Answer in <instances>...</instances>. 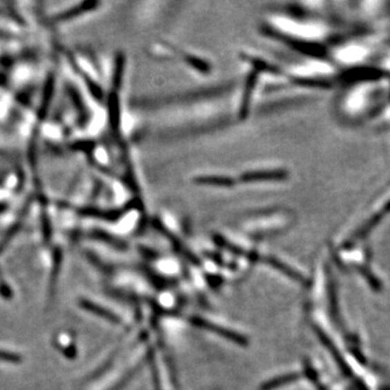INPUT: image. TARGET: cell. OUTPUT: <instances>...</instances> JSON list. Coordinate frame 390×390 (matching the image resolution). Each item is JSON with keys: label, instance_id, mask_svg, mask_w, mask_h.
Instances as JSON below:
<instances>
[{"label": "cell", "instance_id": "7a4b0ae2", "mask_svg": "<svg viewBox=\"0 0 390 390\" xmlns=\"http://www.w3.org/2000/svg\"><path fill=\"white\" fill-rule=\"evenodd\" d=\"M190 322L194 326L199 327L203 330L208 331V332L214 333V334L220 335L222 338L230 340V342H235L239 345H247L246 338L240 333L233 332V331L228 330L226 327L220 326V325L215 324V323L209 322L207 320L203 319L201 317H191L190 318Z\"/></svg>", "mask_w": 390, "mask_h": 390}, {"label": "cell", "instance_id": "8992f818", "mask_svg": "<svg viewBox=\"0 0 390 390\" xmlns=\"http://www.w3.org/2000/svg\"><path fill=\"white\" fill-rule=\"evenodd\" d=\"M0 359L7 361H18L19 357L18 355H11V353H1L0 351Z\"/></svg>", "mask_w": 390, "mask_h": 390}, {"label": "cell", "instance_id": "277c9868", "mask_svg": "<svg viewBox=\"0 0 390 390\" xmlns=\"http://www.w3.org/2000/svg\"><path fill=\"white\" fill-rule=\"evenodd\" d=\"M81 306L84 309L88 310V311L92 312V313L99 315V317L108 320L110 322L121 324V319H119V315H114L113 312L106 309L102 306L93 304V302H89V300H81Z\"/></svg>", "mask_w": 390, "mask_h": 390}, {"label": "cell", "instance_id": "6da1fadb", "mask_svg": "<svg viewBox=\"0 0 390 390\" xmlns=\"http://www.w3.org/2000/svg\"><path fill=\"white\" fill-rule=\"evenodd\" d=\"M99 3H76L72 7L66 8L64 10L58 11V12L53 13L49 18V22L52 26H61V24H68V23L73 22V21L78 20L81 17L88 14V13L93 12L97 10Z\"/></svg>", "mask_w": 390, "mask_h": 390}, {"label": "cell", "instance_id": "5b68a950", "mask_svg": "<svg viewBox=\"0 0 390 390\" xmlns=\"http://www.w3.org/2000/svg\"><path fill=\"white\" fill-rule=\"evenodd\" d=\"M298 380H300V376H298V374H286V376H277V378H272V380L262 384L260 386V390H275L277 388L282 387V386L295 383Z\"/></svg>", "mask_w": 390, "mask_h": 390}, {"label": "cell", "instance_id": "3957f363", "mask_svg": "<svg viewBox=\"0 0 390 390\" xmlns=\"http://www.w3.org/2000/svg\"><path fill=\"white\" fill-rule=\"evenodd\" d=\"M260 262L270 264L271 267L279 270L280 272H282L283 275H289L291 279L295 280V281H298V282H302V281H304L302 275H300L298 271H295V270L293 269V268H291L290 266H287V264H284V262H280V260H277V258H275V257H262Z\"/></svg>", "mask_w": 390, "mask_h": 390}]
</instances>
